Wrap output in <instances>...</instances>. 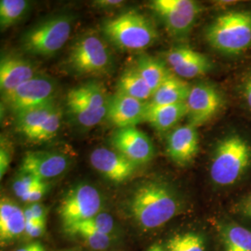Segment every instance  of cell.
<instances>
[{
	"label": "cell",
	"instance_id": "1",
	"mask_svg": "<svg viewBox=\"0 0 251 251\" xmlns=\"http://www.w3.org/2000/svg\"><path fill=\"white\" fill-rule=\"evenodd\" d=\"M179 197L166 182L146 181L135 189L128 201V210L135 222L146 230L159 228L178 214Z\"/></svg>",
	"mask_w": 251,
	"mask_h": 251
},
{
	"label": "cell",
	"instance_id": "2",
	"mask_svg": "<svg viewBox=\"0 0 251 251\" xmlns=\"http://www.w3.org/2000/svg\"><path fill=\"white\" fill-rule=\"evenodd\" d=\"M251 168V144L242 135L231 133L217 142L209 165V176L214 184L233 185Z\"/></svg>",
	"mask_w": 251,
	"mask_h": 251
},
{
	"label": "cell",
	"instance_id": "3",
	"mask_svg": "<svg viewBox=\"0 0 251 251\" xmlns=\"http://www.w3.org/2000/svg\"><path fill=\"white\" fill-rule=\"evenodd\" d=\"M205 38L220 53H244L251 46V10H229L220 14L206 27Z\"/></svg>",
	"mask_w": 251,
	"mask_h": 251
},
{
	"label": "cell",
	"instance_id": "4",
	"mask_svg": "<svg viewBox=\"0 0 251 251\" xmlns=\"http://www.w3.org/2000/svg\"><path fill=\"white\" fill-rule=\"evenodd\" d=\"M101 30L111 44L127 51L146 50L155 43L158 36L152 21L135 10L108 19Z\"/></svg>",
	"mask_w": 251,
	"mask_h": 251
},
{
	"label": "cell",
	"instance_id": "5",
	"mask_svg": "<svg viewBox=\"0 0 251 251\" xmlns=\"http://www.w3.org/2000/svg\"><path fill=\"white\" fill-rule=\"evenodd\" d=\"M73 29V19L58 15L28 29L22 37V48L27 53L50 57L66 44Z\"/></svg>",
	"mask_w": 251,
	"mask_h": 251
},
{
	"label": "cell",
	"instance_id": "6",
	"mask_svg": "<svg viewBox=\"0 0 251 251\" xmlns=\"http://www.w3.org/2000/svg\"><path fill=\"white\" fill-rule=\"evenodd\" d=\"M110 97L98 82H88L69 90L66 104L73 119L84 127H93L106 119Z\"/></svg>",
	"mask_w": 251,
	"mask_h": 251
},
{
	"label": "cell",
	"instance_id": "7",
	"mask_svg": "<svg viewBox=\"0 0 251 251\" xmlns=\"http://www.w3.org/2000/svg\"><path fill=\"white\" fill-rule=\"evenodd\" d=\"M68 65L79 75H100L113 66V55L102 38L94 34L81 36L71 49Z\"/></svg>",
	"mask_w": 251,
	"mask_h": 251
},
{
	"label": "cell",
	"instance_id": "8",
	"mask_svg": "<svg viewBox=\"0 0 251 251\" xmlns=\"http://www.w3.org/2000/svg\"><path fill=\"white\" fill-rule=\"evenodd\" d=\"M148 6L161 20L169 34L178 39L188 36L203 10L194 0H153Z\"/></svg>",
	"mask_w": 251,
	"mask_h": 251
},
{
	"label": "cell",
	"instance_id": "9",
	"mask_svg": "<svg viewBox=\"0 0 251 251\" xmlns=\"http://www.w3.org/2000/svg\"><path fill=\"white\" fill-rule=\"evenodd\" d=\"M101 205L98 190L90 184H78L70 189L58 209L64 230L98 215Z\"/></svg>",
	"mask_w": 251,
	"mask_h": 251
},
{
	"label": "cell",
	"instance_id": "10",
	"mask_svg": "<svg viewBox=\"0 0 251 251\" xmlns=\"http://www.w3.org/2000/svg\"><path fill=\"white\" fill-rule=\"evenodd\" d=\"M56 89V83L51 77L37 74L2 98L9 110L17 115L28 109L54 101Z\"/></svg>",
	"mask_w": 251,
	"mask_h": 251
},
{
	"label": "cell",
	"instance_id": "11",
	"mask_svg": "<svg viewBox=\"0 0 251 251\" xmlns=\"http://www.w3.org/2000/svg\"><path fill=\"white\" fill-rule=\"evenodd\" d=\"M222 93L213 85L198 83L192 86L186 100L188 124L200 126L209 122L224 106Z\"/></svg>",
	"mask_w": 251,
	"mask_h": 251
},
{
	"label": "cell",
	"instance_id": "12",
	"mask_svg": "<svg viewBox=\"0 0 251 251\" xmlns=\"http://www.w3.org/2000/svg\"><path fill=\"white\" fill-rule=\"evenodd\" d=\"M113 149L121 152L138 167L154 156V145L150 137L136 126L117 128L110 138Z\"/></svg>",
	"mask_w": 251,
	"mask_h": 251
},
{
	"label": "cell",
	"instance_id": "13",
	"mask_svg": "<svg viewBox=\"0 0 251 251\" xmlns=\"http://www.w3.org/2000/svg\"><path fill=\"white\" fill-rule=\"evenodd\" d=\"M90 161L95 171L104 178L120 183L130 179L138 166L115 149L97 148L90 153Z\"/></svg>",
	"mask_w": 251,
	"mask_h": 251
},
{
	"label": "cell",
	"instance_id": "14",
	"mask_svg": "<svg viewBox=\"0 0 251 251\" xmlns=\"http://www.w3.org/2000/svg\"><path fill=\"white\" fill-rule=\"evenodd\" d=\"M165 62L182 79L202 76L211 69V62L205 54L185 46L171 49L165 55Z\"/></svg>",
	"mask_w": 251,
	"mask_h": 251
},
{
	"label": "cell",
	"instance_id": "15",
	"mask_svg": "<svg viewBox=\"0 0 251 251\" xmlns=\"http://www.w3.org/2000/svg\"><path fill=\"white\" fill-rule=\"evenodd\" d=\"M147 105L148 101L117 92L109 100L106 119L117 128L136 126L144 122Z\"/></svg>",
	"mask_w": 251,
	"mask_h": 251
},
{
	"label": "cell",
	"instance_id": "16",
	"mask_svg": "<svg viewBox=\"0 0 251 251\" xmlns=\"http://www.w3.org/2000/svg\"><path fill=\"white\" fill-rule=\"evenodd\" d=\"M199 150L198 127L179 126L172 129L167 139V153L179 166H187L195 159Z\"/></svg>",
	"mask_w": 251,
	"mask_h": 251
},
{
	"label": "cell",
	"instance_id": "17",
	"mask_svg": "<svg viewBox=\"0 0 251 251\" xmlns=\"http://www.w3.org/2000/svg\"><path fill=\"white\" fill-rule=\"evenodd\" d=\"M68 166L69 160L63 154L46 151H32L25 154L20 171L45 180L60 176L67 170Z\"/></svg>",
	"mask_w": 251,
	"mask_h": 251
},
{
	"label": "cell",
	"instance_id": "18",
	"mask_svg": "<svg viewBox=\"0 0 251 251\" xmlns=\"http://www.w3.org/2000/svg\"><path fill=\"white\" fill-rule=\"evenodd\" d=\"M37 75L36 66L30 60L18 55H8L0 63V90L2 96L17 89Z\"/></svg>",
	"mask_w": 251,
	"mask_h": 251
},
{
	"label": "cell",
	"instance_id": "19",
	"mask_svg": "<svg viewBox=\"0 0 251 251\" xmlns=\"http://www.w3.org/2000/svg\"><path fill=\"white\" fill-rule=\"evenodd\" d=\"M24 209L11 199L1 198L0 201V240L1 243L17 239L25 231Z\"/></svg>",
	"mask_w": 251,
	"mask_h": 251
},
{
	"label": "cell",
	"instance_id": "20",
	"mask_svg": "<svg viewBox=\"0 0 251 251\" xmlns=\"http://www.w3.org/2000/svg\"><path fill=\"white\" fill-rule=\"evenodd\" d=\"M187 117L186 102L171 105H152L148 102L144 122L150 124L159 133L175 128L183 117Z\"/></svg>",
	"mask_w": 251,
	"mask_h": 251
},
{
	"label": "cell",
	"instance_id": "21",
	"mask_svg": "<svg viewBox=\"0 0 251 251\" xmlns=\"http://www.w3.org/2000/svg\"><path fill=\"white\" fill-rule=\"evenodd\" d=\"M192 86L175 74L164 81L152 94L150 101L152 105H171L186 102Z\"/></svg>",
	"mask_w": 251,
	"mask_h": 251
},
{
	"label": "cell",
	"instance_id": "22",
	"mask_svg": "<svg viewBox=\"0 0 251 251\" xmlns=\"http://www.w3.org/2000/svg\"><path fill=\"white\" fill-rule=\"evenodd\" d=\"M221 251H251V230L243 225L225 222L218 226Z\"/></svg>",
	"mask_w": 251,
	"mask_h": 251
},
{
	"label": "cell",
	"instance_id": "23",
	"mask_svg": "<svg viewBox=\"0 0 251 251\" xmlns=\"http://www.w3.org/2000/svg\"><path fill=\"white\" fill-rule=\"evenodd\" d=\"M55 102H50L40 106L31 108L15 115V127L28 141L32 139L36 130L56 109Z\"/></svg>",
	"mask_w": 251,
	"mask_h": 251
},
{
	"label": "cell",
	"instance_id": "24",
	"mask_svg": "<svg viewBox=\"0 0 251 251\" xmlns=\"http://www.w3.org/2000/svg\"><path fill=\"white\" fill-rule=\"evenodd\" d=\"M134 67L152 90V93L172 74L166 62L149 55H142L137 60Z\"/></svg>",
	"mask_w": 251,
	"mask_h": 251
},
{
	"label": "cell",
	"instance_id": "25",
	"mask_svg": "<svg viewBox=\"0 0 251 251\" xmlns=\"http://www.w3.org/2000/svg\"><path fill=\"white\" fill-rule=\"evenodd\" d=\"M117 92L143 101H150L153 94L134 66L126 69L119 77Z\"/></svg>",
	"mask_w": 251,
	"mask_h": 251
},
{
	"label": "cell",
	"instance_id": "26",
	"mask_svg": "<svg viewBox=\"0 0 251 251\" xmlns=\"http://www.w3.org/2000/svg\"><path fill=\"white\" fill-rule=\"evenodd\" d=\"M30 4L25 0H1L0 1V25L1 29L13 26L25 17Z\"/></svg>",
	"mask_w": 251,
	"mask_h": 251
},
{
	"label": "cell",
	"instance_id": "27",
	"mask_svg": "<svg viewBox=\"0 0 251 251\" xmlns=\"http://www.w3.org/2000/svg\"><path fill=\"white\" fill-rule=\"evenodd\" d=\"M167 251H206L205 239L197 232L176 233L167 243Z\"/></svg>",
	"mask_w": 251,
	"mask_h": 251
},
{
	"label": "cell",
	"instance_id": "28",
	"mask_svg": "<svg viewBox=\"0 0 251 251\" xmlns=\"http://www.w3.org/2000/svg\"><path fill=\"white\" fill-rule=\"evenodd\" d=\"M71 235H76L93 251H103L111 244L110 234L98 233L82 227H71L65 230Z\"/></svg>",
	"mask_w": 251,
	"mask_h": 251
},
{
	"label": "cell",
	"instance_id": "29",
	"mask_svg": "<svg viewBox=\"0 0 251 251\" xmlns=\"http://www.w3.org/2000/svg\"><path fill=\"white\" fill-rule=\"evenodd\" d=\"M62 123V111L56 107L51 115L48 117L45 122L36 130L30 142L32 143H44L53 139L58 134Z\"/></svg>",
	"mask_w": 251,
	"mask_h": 251
},
{
	"label": "cell",
	"instance_id": "30",
	"mask_svg": "<svg viewBox=\"0 0 251 251\" xmlns=\"http://www.w3.org/2000/svg\"><path fill=\"white\" fill-rule=\"evenodd\" d=\"M75 226L86 228V229L92 230V231H95L98 233L110 234L114 230V219L108 213H100V212L98 215L94 216L93 218H90L85 222H82L80 224H77V225H74L71 227H75ZM71 227H69V228H71Z\"/></svg>",
	"mask_w": 251,
	"mask_h": 251
},
{
	"label": "cell",
	"instance_id": "31",
	"mask_svg": "<svg viewBox=\"0 0 251 251\" xmlns=\"http://www.w3.org/2000/svg\"><path fill=\"white\" fill-rule=\"evenodd\" d=\"M41 181H43V180L38 179L34 175L20 171L18 176L13 181L12 189H13L15 196L21 199L28 191H30L33 187H35L36 184H38Z\"/></svg>",
	"mask_w": 251,
	"mask_h": 251
},
{
	"label": "cell",
	"instance_id": "32",
	"mask_svg": "<svg viewBox=\"0 0 251 251\" xmlns=\"http://www.w3.org/2000/svg\"><path fill=\"white\" fill-rule=\"evenodd\" d=\"M48 189H49V185L46 183L45 180H43L38 184H36V186L33 187L30 191H28L26 194L21 198V200L28 204L38 203V201L44 197Z\"/></svg>",
	"mask_w": 251,
	"mask_h": 251
},
{
	"label": "cell",
	"instance_id": "33",
	"mask_svg": "<svg viewBox=\"0 0 251 251\" xmlns=\"http://www.w3.org/2000/svg\"><path fill=\"white\" fill-rule=\"evenodd\" d=\"M9 144L5 139H1V146H0V178L6 174L9 170V165L12 158L11 148L9 147Z\"/></svg>",
	"mask_w": 251,
	"mask_h": 251
},
{
	"label": "cell",
	"instance_id": "34",
	"mask_svg": "<svg viewBox=\"0 0 251 251\" xmlns=\"http://www.w3.org/2000/svg\"><path fill=\"white\" fill-rule=\"evenodd\" d=\"M235 212L251 222V192L244 196L234 206Z\"/></svg>",
	"mask_w": 251,
	"mask_h": 251
},
{
	"label": "cell",
	"instance_id": "35",
	"mask_svg": "<svg viewBox=\"0 0 251 251\" xmlns=\"http://www.w3.org/2000/svg\"><path fill=\"white\" fill-rule=\"evenodd\" d=\"M46 224L37 222H26L25 233L31 238H36L41 236L45 231Z\"/></svg>",
	"mask_w": 251,
	"mask_h": 251
},
{
	"label": "cell",
	"instance_id": "36",
	"mask_svg": "<svg viewBox=\"0 0 251 251\" xmlns=\"http://www.w3.org/2000/svg\"><path fill=\"white\" fill-rule=\"evenodd\" d=\"M29 206L31 207L34 215L36 217V221L41 223V224H46L47 211H46L45 206L39 204V203L29 204Z\"/></svg>",
	"mask_w": 251,
	"mask_h": 251
},
{
	"label": "cell",
	"instance_id": "37",
	"mask_svg": "<svg viewBox=\"0 0 251 251\" xmlns=\"http://www.w3.org/2000/svg\"><path fill=\"white\" fill-rule=\"evenodd\" d=\"M123 3L124 2L120 0H98L94 1L93 5L99 9H113L122 6Z\"/></svg>",
	"mask_w": 251,
	"mask_h": 251
},
{
	"label": "cell",
	"instance_id": "38",
	"mask_svg": "<svg viewBox=\"0 0 251 251\" xmlns=\"http://www.w3.org/2000/svg\"><path fill=\"white\" fill-rule=\"evenodd\" d=\"M244 97L248 106L251 110V75L248 77L244 85Z\"/></svg>",
	"mask_w": 251,
	"mask_h": 251
},
{
	"label": "cell",
	"instance_id": "39",
	"mask_svg": "<svg viewBox=\"0 0 251 251\" xmlns=\"http://www.w3.org/2000/svg\"><path fill=\"white\" fill-rule=\"evenodd\" d=\"M16 251H46V250L41 243L33 242L27 244Z\"/></svg>",
	"mask_w": 251,
	"mask_h": 251
},
{
	"label": "cell",
	"instance_id": "40",
	"mask_svg": "<svg viewBox=\"0 0 251 251\" xmlns=\"http://www.w3.org/2000/svg\"><path fill=\"white\" fill-rule=\"evenodd\" d=\"M157 247H158V245H153L147 251H157Z\"/></svg>",
	"mask_w": 251,
	"mask_h": 251
},
{
	"label": "cell",
	"instance_id": "41",
	"mask_svg": "<svg viewBox=\"0 0 251 251\" xmlns=\"http://www.w3.org/2000/svg\"><path fill=\"white\" fill-rule=\"evenodd\" d=\"M157 251H164V250H163V249H162L161 247H159V246H158V247H157Z\"/></svg>",
	"mask_w": 251,
	"mask_h": 251
}]
</instances>
